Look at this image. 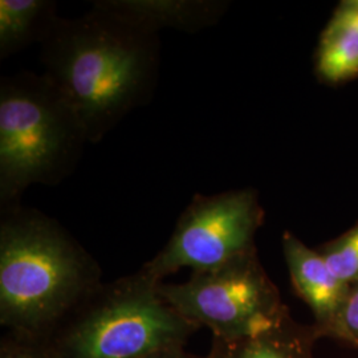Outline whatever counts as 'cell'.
Wrapping results in <instances>:
<instances>
[{
  "label": "cell",
  "mask_w": 358,
  "mask_h": 358,
  "mask_svg": "<svg viewBox=\"0 0 358 358\" xmlns=\"http://www.w3.org/2000/svg\"><path fill=\"white\" fill-rule=\"evenodd\" d=\"M158 32L94 3L76 19L57 17L41 43L43 76L71 106L92 143L153 94Z\"/></svg>",
  "instance_id": "cell-1"
},
{
  "label": "cell",
  "mask_w": 358,
  "mask_h": 358,
  "mask_svg": "<svg viewBox=\"0 0 358 358\" xmlns=\"http://www.w3.org/2000/svg\"><path fill=\"white\" fill-rule=\"evenodd\" d=\"M97 262L56 220L20 205L1 210L0 324L50 336L101 282Z\"/></svg>",
  "instance_id": "cell-2"
},
{
  "label": "cell",
  "mask_w": 358,
  "mask_h": 358,
  "mask_svg": "<svg viewBox=\"0 0 358 358\" xmlns=\"http://www.w3.org/2000/svg\"><path fill=\"white\" fill-rule=\"evenodd\" d=\"M87 133L43 76L23 72L0 83V203L19 205L32 185L53 186L77 166Z\"/></svg>",
  "instance_id": "cell-3"
},
{
  "label": "cell",
  "mask_w": 358,
  "mask_h": 358,
  "mask_svg": "<svg viewBox=\"0 0 358 358\" xmlns=\"http://www.w3.org/2000/svg\"><path fill=\"white\" fill-rule=\"evenodd\" d=\"M142 269L101 282L47 336L57 358H142L182 348L198 329L167 304Z\"/></svg>",
  "instance_id": "cell-4"
},
{
  "label": "cell",
  "mask_w": 358,
  "mask_h": 358,
  "mask_svg": "<svg viewBox=\"0 0 358 358\" xmlns=\"http://www.w3.org/2000/svg\"><path fill=\"white\" fill-rule=\"evenodd\" d=\"M158 291L185 320L196 329L208 328L220 340L266 332L287 312L255 251L217 268L192 272L187 282H159Z\"/></svg>",
  "instance_id": "cell-5"
},
{
  "label": "cell",
  "mask_w": 358,
  "mask_h": 358,
  "mask_svg": "<svg viewBox=\"0 0 358 358\" xmlns=\"http://www.w3.org/2000/svg\"><path fill=\"white\" fill-rule=\"evenodd\" d=\"M260 222L262 210L250 190L198 194L180 214L164 248L141 269L162 282L179 269L217 268L255 251L254 236Z\"/></svg>",
  "instance_id": "cell-6"
},
{
  "label": "cell",
  "mask_w": 358,
  "mask_h": 358,
  "mask_svg": "<svg viewBox=\"0 0 358 358\" xmlns=\"http://www.w3.org/2000/svg\"><path fill=\"white\" fill-rule=\"evenodd\" d=\"M282 251L294 289L315 316V328L320 336H334L350 287L333 275L321 252L310 250L289 232L282 236Z\"/></svg>",
  "instance_id": "cell-7"
},
{
  "label": "cell",
  "mask_w": 358,
  "mask_h": 358,
  "mask_svg": "<svg viewBox=\"0 0 358 358\" xmlns=\"http://www.w3.org/2000/svg\"><path fill=\"white\" fill-rule=\"evenodd\" d=\"M319 337L315 325L296 322L287 310L266 332L238 340L213 338L206 358H312Z\"/></svg>",
  "instance_id": "cell-8"
},
{
  "label": "cell",
  "mask_w": 358,
  "mask_h": 358,
  "mask_svg": "<svg viewBox=\"0 0 358 358\" xmlns=\"http://www.w3.org/2000/svg\"><path fill=\"white\" fill-rule=\"evenodd\" d=\"M108 7L158 32L174 28L196 32L213 24L219 16V3L208 0H108Z\"/></svg>",
  "instance_id": "cell-9"
},
{
  "label": "cell",
  "mask_w": 358,
  "mask_h": 358,
  "mask_svg": "<svg viewBox=\"0 0 358 358\" xmlns=\"http://www.w3.org/2000/svg\"><path fill=\"white\" fill-rule=\"evenodd\" d=\"M48 0L0 1V57L6 59L47 38L57 15Z\"/></svg>",
  "instance_id": "cell-10"
},
{
  "label": "cell",
  "mask_w": 358,
  "mask_h": 358,
  "mask_svg": "<svg viewBox=\"0 0 358 358\" xmlns=\"http://www.w3.org/2000/svg\"><path fill=\"white\" fill-rule=\"evenodd\" d=\"M317 69L333 83L358 76V32L328 27L321 40Z\"/></svg>",
  "instance_id": "cell-11"
},
{
  "label": "cell",
  "mask_w": 358,
  "mask_h": 358,
  "mask_svg": "<svg viewBox=\"0 0 358 358\" xmlns=\"http://www.w3.org/2000/svg\"><path fill=\"white\" fill-rule=\"evenodd\" d=\"M333 275L346 285L358 282V226L321 252Z\"/></svg>",
  "instance_id": "cell-12"
},
{
  "label": "cell",
  "mask_w": 358,
  "mask_h": 358,
  "mask_svg": "<svg viewBox=\"0 0 358 358\" xmlns=\"http://www.w3.org/2000/svg\"><path fill=\"white\" fill-rule=\"evenodd\" d=\"M0 358H57L47 336L7 332L0 341Z\"/></svg>",
  "instance_id": "cell-13"
},
{
  "label": "cell",
  "mask_w": 358,
  "mask_h": 358,
  "mask_svg": "<svg viewBox=\"0 0 358 358\" xmlns=\"http://www.w3.org/2000/svg\"><path fill=\"white\" fill-rule=\"evenodd\" d=\"M334 337L358 346V282L352 285L340 310Z\"/></svg>",
  "instance_id": "cell-14"
},
{
  "label": "cell",
  "mask_w": 358,
  "mask_h": 358,
  "mask_svg": "<svg viewBox=\"0 0 358 358\" xmlns=\"http://www.w3.org/2000/svg\"><path fill=\"white\" fill-rule=\"evenodd\" d=\"M329 27L349 28L358 32V1H350L343 6L334 15Z\"/></svg>",
  "instance_id": "cell-15"
},
{
  "label": "cell",
  "mask_w": 358,
  "mask_h": 358,
  "mask_svg": "<svg viewBox=\"0 0 358 358\" xmlns=\"http://www.w3.org/2000/svg\"><path fill=\"white\" fill-rule=\"evenodd\" d=\"M142 358H206L199 357V356H195L192 353H189L185 346L182 348H170V349H162V350H158V352H154L150 353L148 356Z\"/></svg>",
  "instance_id": "cell-16"
}]
</instances>
